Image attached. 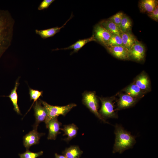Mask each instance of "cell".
Listing matches in <instances>:
<instances>
[{"instance_id": "3957f363", "label": "cell", "mask_w": 158, "mask_h": 158, "mask_svg": "<svg viewBox=\"0 0 158 158\" xmlns=\"http://www.w3.org/2000/svg\"><path fill=\"white\" fill-rule=\"evenodd\" d=\"M39 100L47 112V116L44 122L46 127L50 120L60 115L65 116L72 108L76 106V104L74 103L62 106H54L50 105L40 99Z\"/></svg>"}, {"instance_id": "5bb4252c", "label": "cell", "mask_w": 158, "mask_h": 158, "mask_svg": "<svg viewBox=\"0 0 158 158\" xmlns=\"http://www.w3.org/2000/svg\"><path fill=\"white\" fill-rule=\"evenodd\" d=\"M72 16L71 15L69 19L61 27H56L42 30L36 29L35 30V32L37 34L43 39L53 37L60 32L61 29L65 26L68 22L72 17Z\"/></svg>"}, {"instance_id": "484cf974", "label": "cell", "mask_w": 158, "mask_h": 158, "mask_svg": "<svg viewBox=\"0 0 158 158\" xmlns=\"http://www.w3.org/2000/svg\"><path fill=\"white\" fill-rule=\"evenodd\" d=\"M42 94L43 91H39L37 90L33 89L30 88H29V94L30 100H33L32 106L35 102L37 101L40 97L42 96Z\"/></svg>"}, {"instance_id": "7c38bea8", "label": "cell", "mask_w": 158, "mask_h": 158, "mask_svg": "<svg viewBox=\"0 0 158 158\" xmlns=\"http://www.w3.org/2000/svg\"><path fill=\"white\" fill-rule=\"evenodd\" d=\"M61 123L58 121L57 117L49 121L46 127L49 130L48 139L55 140L56 139L57 135L61 133L59 130L61 129Z\"/></svg>"}, {"instance_id": "8992f818", "label": "cell", "mask_w": 158, "mask_h": 158, "mask_svg": "<svg viewBox=\"0 0 158 158\" xmlns=\"http://www.w3.org/2000/svg\"><path fill=\"white\" fill-rule=\"evenodd\" d=\"M145 52V46L137 40L129 50L130 60L137 61H141L144 60Z\"/></svg>"}, {"instance_id": "ffe728a7", "label": "cell", "mask_w": 158, "mask_h": 158, "mask_svg": "<svg viewBox=\"0 0 158 158\" xmlns=\"http://www.w3.org/2000/svg\"><path fill=\"white\" fill-rule=\"evenodd\" d=\"M121 36L123 46L128 50L130 49L137 40L131 31L122 32Z\"/></svg>"}, {"instance_id": "5b68a950", "label": "cell", "mask_w": 158, "mask_h": 158, "mask_svg": "<svg viewBox=\"0 0 158 158\" xmlns=\"http://www.w3.org/2000/svg\"><path fill=\"white\" fill-rule=\"evenodd\" d=\"M99 98L102 104L101 108L99 111L101 116L104 119L105 118H117L118 116L114 109L115 97Z\"/></svg>"}, {"instance_id": "52a82bcc", "label": "cell", "mask_w": 158, "mask_h": 158, "mask_svg": "<svg viewBox=\"0 0 158 158\" xmlns=\"http://www.w3.org/2000/svg\"><path fill=\"white\" fill-rule=\"evenodd\" d=\"M111 35L99 23L94 27L93 36L96 41L105 47L107 46Z\"/></svg>"}, {"instance_id": "4316f807", "label": "cell", "mask_w": 158, "mask_h": 158, "mask_svg": "<svg viewBox=\"0 0 158 158\" xmlns=\"http://www.w3.org/2000/svg\"><path fill=\"white\" fill-rule=\"evenodd\" d=\"M124 14L122 12H119L112 16L108 19L120 27L121 20Z\"/></svg>"}, {"instance_id": "83f0119b", "label": "cell", "mask_w": 158, "mask_h": 158, "mask_svg": "<svg viewBox=\"0 0 158 158\" xmlns=\"http://www.w3.org/2000/svg\"><path fill=\"white\" fill-rule=\"evenodd\" d=\"M54 1V0H43L38 6V10H42L48 8Z\"/></svg>"}, {"instance_id": "2e32d148", "label": "cell", "mask_w": 158, "mask_h": 158, "mask_svg": "<svg viewBox=\"0 0 158 158\" xmlns=\"http://www.w3.org/2000/svg\"><path fill=\"white\" fill-rule=\"evenodd\" d=\"M122 91L130 96L139 99L143 97L145 93L134 82L123 89Z\"/></svg>"}, {"instance_id": "6da1fadb", "label": "cell", "mask_w": 158, "mask_h": 158, "mask_svg": "<svg viewBox=\"0 0 158 158\" xmlns=\"http://www.w3.org/2000/svg\"><path fill=\"white\" fill-rule=\"evenodd\" d=\"M15 23L8 10L0 9V59L11 45Z\"/></svg>"}, {"instance_id": "8fae6325", "label": "cell", "mask_w": 158, "mask_h": 158, "mask_svg": "<svg viewBox=\"0 0 158 158\" xmlns=\"http://www.w3.org/2000/svg\"><path fill=\"white\" fill-rule=\"evenodd\" d=\"M108 51L114 57L122 60H130L129 50L122 46L105 47Z\"/></svg>"}, {"instance_id": "e0dca14e", "label": "cell", "mask_w": 158, "mask_h": 158, "mask_svg": "<svg viewBox=\"0 0 158 158\" xmlns=\"http://www.w3.org/2000/svg\"><path fill=\"white\" fill-rule=\"evenodd\" d=\"M78 130L77 126L73 123L64 125L61 130L64 132L63 135H66L67 137L64 140L67 142L71 140L76 136Z\"/></svg>"}, {"instance_id": "9c48e42d", "label": "cell", "mask_w": 158, "mask_h": 158, "mask_svg": "<svg viewBox=\"0 0 158 158\" xmlns=\"http://www.w3.org/2000/svg\"><path fill=\"white\" fill-rule=\"evenodd\" d=\"M44 135V133L38 132L37 129H33L23 137V142L24 147L26 149H29L32 146L38 144L41 137Z\"/></svg>"}, {"instance_id": "d6986e66", "label": "cell", "mask_w": 158, "mask_h": 158, "mask_svg": "<svg viewBox=\"0 0 158 158\" xmlns=\"http://www.w3.org/2000/svg\"><path fill=\"white\" fill-rule=\"evenodd\" d=\"M99 24L111 34L121 35L122 32L119 27L108 19L103 20Z\"/></svg>"}, {"instance_id": "44dd1931", "label": "cell", "mask_w": 158, "mask_h": 158, "mask_svg": "<svg viewBox=\"0 0 158 158\" xmlns=\"http://www.w3.org/2000/svg\"><path fill=\"white\" fill-rule=\"evenodd\" d=\"M19 84V79L16 81L14 87L11 91L10 94L7 97L10 98L13 105L14 110L18 114H21L18 105V95L17 92L18 87Z\"/></svg>"}, {"instance_id": "f546056e", "label": "cell", "mask_w": 158, "mask_h": 158, "mask_svg": "<svg viewBox=\"0 0 158 158\" xmlns=\"http://www.w3.org/2000/svg\"><path fill=\"white\" fill-rule=\"evenodd\" d=\"M55 158H67L64 155H61L55 153Z\"/></svg>"}, {"instance_id": "9a60e30c", "label": "cell", "mask_w": 158, "mask_h": 158, "mask_svg": "<svg viewBox=\"0 0 158 158\" xmlns=\"http://www.w3.org/2000/svg\"><path fill=\"white\" fill-rule=\"evenodd\" d=\"M158 0H141L138 3V7L141 12L147 13L152 12L158 5Z\"/></svg>"}, {"instance_id": "30bf717a", "label": "cell", "mask_w": 158, "mask_h": 158, "mask_svg": "<svg viewBox=\"0 0 158 158\" xmlns=\"http://www.w3.org/2000/svg\"><path fill=\"white\" fill-rule=\"evenodd\" d=\"M139 99L126 93L121 94L117 101L116 110H120L132 107L135 104Z\"/></svg>"}, {"instance_id": "7402d4cb", "label": "cell", "mask_w": 158, "mask_h": 158, "mask_svg": "<svg viewBox=\"0 0 158 158\" xmlns=\"http://www.w3.org/2000/svg\"><path fill=\"white\" fill-rule=\"evenodd\" d=\"M83 153L79 147L76 145L71 146L62 152L67 158H79Z\"/></svg>"}, {"instance_id": "603a6c76", "label": "cell", "mask_w": 158, "mask_h": 158, "mask_svg": "<svg viewBox=\"0 0 158 158\" xmlns=\"http://www.w3.org/2000/svg\"><path fill=\"white\" fill-rule=\"evenodd\" d=\"M132 27V22L131 19L129 17L124 14L120 26L122 32L131 31Z\"/></svg>"}, {"instance_id": "d4e9b609", "label": "cell", "mask_w": 158, "mask_h": 158, "mask_svg": "<svg viewBox=\"0 0 158 158\" xmlns=\"http://www.w3.org/2000/svg\"><path fill=\"white\" fill-rule=\"evenodd\" d=\"M43 152L40 151L37 152H34L26 149L24 153L19 154L20 158H37L43 154Z\"/></svg>"}, {"instance_id": "f1b7e54d", "label": "cell", "mask_w": 158, "mask_h": 158, "mask_svg": "<svg viewBox=\"0 0 158 158\" xmlns=\"http://www.w3.org/2000/svg\"><path fill=\"white\" fill-rule=\"evenodd\" d=\"M147 16L152 20L156 22L158 21V5L151 12L147 13Z\"/></svg>"}, {"instance_id": "4fadbf2b", "label": "cell", "mask_w": 158, "mask_h": 158, "mask_svg": "<svg viewBox=\"0 0 158 158\" xmlns=\"http://www.w3.org/2000/svg\"><path fill=\"white\" fill-rule=\"evenodd\" d=\"M133 82L145 93L150 90V80L145 72H142L137 76Z\"/></svg>"}, {"instance_id": "cb8c5ba5", "label": "cell", "mask_w": 158, "mask_h": 158, "mask_svg": "<svg viewBox=\"0 0 158 158\" xmlns=\"http://www.w3.org/2000/svg\"><path fill=\"white\" fill-rule=\"evenodd\" d=\"M118 46H123L121 36L112 34L106 47Z\"/></svg>"}, {"instance_id": "ba28073f", "label": "cell", "mask_w": 158, "mask_h": 158, "mask_svg": "<svg viewBox=\"0 0 158 158\" xmlns=\"http://www.w3.org/2000/svg\"><path fill=\"white\" fill-rule=\"evenodd\" d=\"M41 104L39 99V101L35 102L33 106L34 116L35 118V122L33 126L34 129H37L39 124L41 122H45L47 116V110Z\"/></svg>"}, {"instance_id": "ac0fdd59", "label": "cell", "mask_w": 158, "mask_h": 158, "mask_svg": "<svg viewBox=\"0 0 158 158\" xmlns=\"http://www.w3.org/2000/svg\"><path fill=\"white\" fill-rule=\"evenodd\" d=\"M92 41H96L92 35L89 38L79 40L75 43L70 46L68 47L64 48L58 49L54 50H59L73 49V51L71 54L77 52L80 49L87 43Z\"/></svg>"}, {"instance_id": "277c9868", "label": "cell", "mask_w": 158, "mask_h": 158, "mask_svg": "<svg viewBox=\"0 0 158 158\" xmlns=\"http://www.w3.org/2000/svg\"><path fill=\"white\" fill-rule=\"evenodd\" d=\"M82 102L99 119L105 123H108L99 113L98 100L95 92L85 91L83 93Z\"/></svg>"}, {"instance_id": "7a4b0ae2", "label": "cell", "mask_w": 158, "mask_h": 158, "mask_svg": "<svg viewBox=\"0 0 158 158\" xmlns=\"http://www.w3.org/2000/svg\"><path fill=\"white\" fill-rule=\"evenodd\" d=\"M116 136L113 152L121 153L125 150L131 148L136 142L135 138L121 126H115Z\"/></svg>"}]
</instances>
